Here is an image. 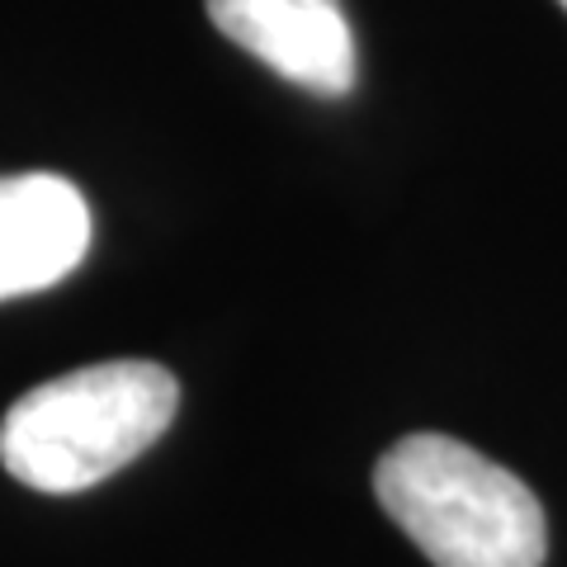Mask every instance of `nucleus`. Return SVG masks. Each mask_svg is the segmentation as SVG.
<instances>
[{
  "label": "nucleus",
  "instance_id": "39448f33",
  "mask_svg": "<svg viewBox=\"0 0 567 567\" xmlns=\"http://www.w3.org/2000/svg\"><path fill=\"white\" fill-rule=\"evenodd\" d=\"M558 6H563V10H567V0H558Z\"/></svg>",
  "mask_w": 567,
  "mask_h": 567
},
{
  "label": "nucleus",
  "instance_id": "f03ea898",
  "mask_svg": "<svg viewBox=\"0 0 567 567\" xmlns=\"http://www.w3.org/2000/svg\"><path fill=\"white\" fill-rule=\"evenodd\" d=\"M374 496L435 567H544V506L454 435H406L374 464Z\"/></svg>",
  "mask_w": 567,
  "mask_h": 567
},
{
  "label": "nucleus",
  "instance_id": "7ed1b4c3",
  "mask_svg": "<svg viewBox=\"0 0 567 567\" xmlns=\"http://www.w3.org/2000/svg\"><path fill=\"white\" fill-rule=\"evenodd\" d=\"M223 39L322 100L354 91V33L341 0H204Z\"/></svg>",
  "mask_w": 567,
  "mask_h": 567
},
{
  "label": "nucleus",
  "instance_id": "20e7f679",
  "mask_svg": "<svg viewBox=\"0 0 567 567\" xmlns=\"http://www.w3.org/2000/svg\"><path fill=\"white\" fill-rule=\"evenodd\" d=\"M91 208L52 171L0 175V303L43 293L85 260Z\"/></svg>",
  "mask_w": 567,
  "mask_h": 567
},
{
  "label": "nucleus",
  "instance_id": "f257e3e1",
  "mask_svg": "<svg viewBox=\"0 0 567 567\" xmlns=\"http://www.w3.org/2000/svg\"><path fill=\"white\" fill-rule=\"evenodd\" d=\"M181 383L152 360H110L29 388L0 421V464L14 483L71 496L128 468L166 435Z\"/></svg>",
  "mask_w": 567,
  "mask_h": 567
}]
</instances>
